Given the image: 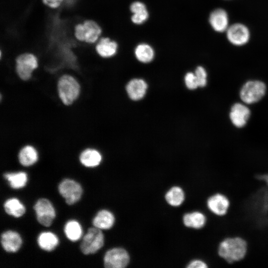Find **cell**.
<instances>
[{
    "label": "cell",
    "mask_w": 268,
    "mask_h": 268,
    "mask_svg": "<svg viewBox=\"0 0 268 268\" xmlns=\"http://www.w3.org/2000/svg\"><path fill=\"white\" fill-rule=\"evenodd\" d=\"M249 108L240 103L234 104L230 110L229 116L232 124L237 128L245 126L250 118Z\"/></svg>",
    "instance_id": "cell-12"
},
{
    "label": "cell",
    "mask_w": 268,
    "mask_h": 268,
    "mask_svg": "<svg viewBox=\"0 0 268 268\" xmlns=\"http://www.w3.org/2000/svg\"><path fill=\"white\" fill-rule=\"evenodd\" d=\"M209 22L213 29L217 32L226 31L229 26L228 14L222 8L214 9L210 13Z\"/></svg>",
    "instance_id": "cell-15"
},
{
    "label": "cell",
    "mask_w": 268,
    "mask_h": 268,
    "mask_svg": "<svg viewBox=\"0 0 268 268\" xmlns=\"http://www.w3.org/2000/svg\"><path fill=\"white\" fill-rule=\"evenodd\" d=\"M244 206L248 215L257 227L268 225V186L252 195Z\"/></svg>",
    "instance_id": "cell-1"
},
{
    "label": "cell",
    "mask_w": 268,
    "mask_h": 268,
    "mask_svg": "<svg viewBox=\"0 0 268 268\" xmlns=\"http://www.w3.org/2000/svg\"><path fill=\"white\" fill-rule=\"evenodd\" d=\"M3 177L9 182L10 186L15 189L24 187L27 182V174L24 172L6 173Z\"/></svg>",
    "instance_id": "cell-25"
},
{
    "label": "cell",
    "mask_w": 268,
    "mask_h": 268,
    "mask_svg": "<svg viewBox=\"0 0 268 268\" xmlns=\"http://www.w3.org/2000/svg\"><path fill=\"white\" fill-rule=\"evenodd\" d=\"M199 87H203L207 84V72L205 68L201 67H198L195 72Z\"/></svg>",
    "instance_id": "cell-28"
},
{
    "label": "cell",
    "mask_w": 268,
    "mask_h": 268,
    "mask_svg": "<svg viewBox=\"0 0 268 268\" xmlns=\"http://www.w3.org/2000/svg\"><path fill=\"white\" fill-rule=\"evenodd\" d=\"M64 231L67 237L71 241L78 240L82 235L80 224L73 220L67 222L65 226Z\"/></svg>",
    "instance_id": "cell-26"
},
{
    "label": "cell",
    "mask_w": 268,
    "mask_h": 268,
    "mask_svg": "<svg viewBox=\"0 0 268 268\" xmlns=\"http://www.w3.org/2000/svg\"><path fill=\"white\" fill-rule=\"evenodd\" d=\"M226 32L228 41L237 46L245 45L250 38L249 29L242 23H235L229 26Z\"/></svg>",
    "instance_id": "cell-11"
},
{
    "label": "cell",
    "mask_w": 268,
    "mask_h": 268,
    "mask_svg": "<svg viewBox=\"0 0 268 268\" xmlns=\"http://www.w3.org/2000/svg\"><path fill=\"white\" fill-rule=\"evenodd\" d=\"M104 245V235L100 229L89 228L83 237L80 248L84 255L96 253Z\"/></svg>",
    "instance_id": "cell-5"
},
{
    "label": "cell",
    "mask_w": 268,
    "mask_h": 268,
    "mask_svg": "<svg viewBox=\"0 0 268 268\" xmlns=\"http://www.w3.org/2000/svg\"><path fill=\"white\" fill-rule=\"evenodd\" d=\"M57 90L59 98L63 103L66 105H70L78 97L80 86L74 77L64 74L58 80Z\"/></svg>",
    "instance_id": "cell-3"
},
{
    "label": "cell",
    "mask_w": 268,
    "mask_h": 268,
    "mask_svg": "<svg viewBox=\"0 0 268 268\" xmlns=\"http://www.w3.org/2000/svg\"><path fill=\"white\" fill-rule=\"evenodd\" d=\"M37 243L41 249L46 251H52L59 244L57 236L50 232L40 233L37 239Z\"/></svg>",
    "instance_id": "cell-21"
},
{
    "label": "cell",
    "mask_w": 268,
    "mask_h": 268,
    "mask_svg": "<svg viewBox=\"0 0 268 268\" xmlns=\"http://www.w3.org/2000/svg\"><path fill=\"white\" fill-rule=\"evenodd\" d=\"M165 199L171 205L177 206L181 205L184 200V193L179 187H173L166 194Z\"/></svg>",
    "instance_id": "cell-27"
},
{
    "label": "cell",
    "mask_w": 268,
    "mask_h": 268,
    "mask_svg": "<svg viewBox=\"0 0 268 268\" xmlns=\"http://www.w3.org/2000/svg\"><path fill=\"white\" fill-rule=\"evenodd\" d=\"M114 222V215L105 209L99 211L92 221L94 226L100 229H109L113 226Z\"/></svg>",
    "instance_id": "cell-19"
},
{
    "label": "cell",
    "mask_w": 268,
    "mask_h": 268,
    "mask_svg": "<svg viewBox=\"0 0 268 268\" xmlns=\"http://www.w3.org/2000/svg\"><path fill=\"white\" fill-rule=\"evenodd\" d=\"M37 67V59L32 54H21L16 59V71L19 77L23 80L29 79L33 70Z\"/></svg>",
    "instance_id": "cell-8"
},
{
    "label": "cell",
    "mask_w": 268,
    "mask_h": 268,
    "mask_svg": "<svg viewBox=\"0 0 268 268\" xmlns=\"http://www.w3.org/2000/svg\"><path fill=\"white\" fill-rule=\"evenodd\" d=\"M18 158L22 165L26 167L31 166L38 160V152L33 146L27 145L20 150Z\"/></svg>",
    "instance_id": "cell-20"
},
{
    "label": "cell",
    "mask_w": 268,
    "mask_h": 268,
    "mask_svg": "<svg viewBox=\"0 0 268 268\" xmlns=\"http://www.w3.org/2000/svg\"><path fill=\"white\" fill-rule=\"evenodd\" d=\"M129 261L128 252L121 248L108 250L104 258V267L106 268H123L127 267Z\"/></svg>",
    "instance_id": "cell-10"
},
{
    "label": "cell",
    "mask_w": 268,
    "mask_h": 268,
    "mask_svg": "<svg viewBox=\"0 0 268 268\" xmlns=\"http://www.w3.org/2000/svg\"><path fill=\"white\" fill-rule=\"evenodd\" d=\"M99 25L91 20L78 24L75 27V36L77 39L89 43L95 42L101 33Z\"/></svg>",
    "instance_id": "cell-6"
},
{
    "label": "cell",
    "mask_w": 268,
    "mask_h": 268,
    "mask_svg": "<svg viewBox=\"0 0 268 268\" xmlns=\"http://www.w3.org/2000/svg\"><path fill=\"white\" fill-rule=\"evenodd\" d=\"M256 178L259 180L264 181L268 186V173L257 175Z\"/></svg>",
    "instance_id": "cell-34"
},
{
    "label": "cell",
    "mask_w": 268,
    "mask_h": 268,
    "mask_svg": "<svg viewBox=\"0 0 268 268\" xmlns=\"http://www.w3.org/2000/svg\"><path fill=\"white\" fill-rule=\"evenodd\" d=\"M0 242L3 249L7 252L15 253L22 245V239L15 231L7 230L1 234Z\"/></svg>",
    "instance_id": "cell-14"
},
{
    "label": "cell",
    "mask_w": 268,
    "mask_h": 268,
    "mask_svg": "<svg viewBox=\"0 0 268 268\" xmlns=\"http://www.w3.org/2000/svg\"><path fill=\"white\" fill-rule=\"evenodd\" d=\"M267 90L265 83L260 80H251L245 82L240 91L241 99L247 104H253L261 100Z\"/></svg>",
    "instance_id": "cell-4"
},
{
    "label": "cell",
    "mask_w": 268,
    "mask_h": 268,
    "mask_svg": "<svg viewBox=\"0 0 268 268\" xmlns=\"http://www.w3.org/2000/svg\"><path fill=\"white\" fill-rule=\"evenodd\" d=\"M186 86L190 89H195L199 87L198 81L195 73L189 72L185 76Z\"/></svg>",
    "instance_id": "cell-30"
},
{
    "label": "cell",
    "mask_w": 268,
    "mask_h": 268,
    "mask_svg": "<svg viewBox=\"0 0 268 268\" xmlns=\"http://www.w3.org/2000/svg\"><path fill=\"white\" fill-rule=\"evenodd\" d=\"M36 212L37 220L45 226H50L55 218L56 212L51 202L47 199H39L33 206Z\"/></svg>",
    "instance_id": "cell-9"
},
{
    "label": "cell",
    "mask_w": 268,
    "mask_h": 268,
    "mask_svg": "<svg viewBox=\"0 0 268 268\" xmlns=\"http://www.w3.org/2000/svg\"><path fill=\"white\" fill-rule=\"evenodd\" d=\"M183 222L187 227L200 229L205 225L206 218L201 212L195 211L184 215Z\"/></svg>",
    "instance_id": "cell-22"
},
{
    "label": "cell",
    "mask_w": 268,
    "mask_h": 268,
    "mask_svg": "<svg viewBox=\"0 0 268 268\" xmlns=\"http://www.w3.org/2000/svg\"><path fill=\"white\" fill-rule=\"evenodd\" d=\"M147 85L141 79H133L128 83L126 90L130 98L133 100L142 99L145 94Z\"/></svg>",
    "instance_id": "cell-16"
},
{
    "label": "cell",
    "mask_w": 268,
    "mask_h": 268,
    "mask_svg": "<svg viewBox=\"0 0 268 268\" xmlns=\"http://www.w3.org/2000/svg\"><path fill=\"white\" fill-rule=\"evenodd\" d=\"M149 13L147 9L133 13L131 17L132 21L135 24L139 25L145 22L148 19Z\"/></svg>",
    "instance_id": "cell-29"
},
{
    "label": "cell",
    "mask_w": 268,
    "mask_h": 268,
    "mask_svg": "<svg viewBox=\"0 0 268 268\" xmlns=\"http://www.w3.org/2000/svg\"><path fill=\"white\" fill-rule=\"evenodd\" d=\"M6 213L15 217L22 216L25 212L24 206L16 198H11L6 200L3 204Z\"/></svg>",
    "instance_id": "cell-24"
},
{
    "label": "cell",
    "mask_w": 268,
    "mask_h": 268,
    "mask_svg": "<svg viewBox=\"0 0 268 268\" xmlns=\"http://www.w3.org/2000/svg\"><path fill=\"white\" fill-rule=\"evenodd\" d=\"M188 268H204L207 266L203 261L200 260H195L191 262L187 267Z\"/></svg>",
    "instance_id": "cell-32"
},
{
    "label": "cell",
    "mask_w": 268,
    "mask_h": 268,
    "mask_svg": "<svg viewBox=\"0 0 268 268\" xmlns=\"http://www.w3.org/2000/svg\"><path fill=\"white\" fill-rule=\"evenodd\" d=\"M229 205L228 199L220 193L210 196L207 201L208 209L212 213L219 216L224 215L227 213Z\"/></svg>",
    "instance_id": "cell-13"
},
{
    "label": "cell",
    "mask_w": 268,
    "mask_h": 268,
    "mask_svg": "<svg viewBox=\"0 0 268 268\" xmlns=\"http://www.w3.org/2000/svg\"><path fill=\"white\" fill-rule=\"evenodd\" d=\"M247 243L239 237H229L223 240L218 248L219 256L229 263L242 260L246 256Z\"/></svg>",
    "instance_id": "cell-2"
},
{
    "label": "cell",
    "mask_w": 268,
    "mask_h": 268,
    "mask_svg": "<svg viewBox=\"0 0 268 268\" xmlns=\"http://www.w3.org/2000/svg\"><path fill=\"white\" fill-rule=\"evenodd\" d=\"M117 50V43L109 38H102L96 46V52L103 58H110L114 56Z\"/></svg>",
    "instance_id": "cell-18"
},
{
    "label": "cell",
    "mask_w": 268,
    "mask_h": 268,
    "mask_svg": "<svg viewBox=\"0 0 268 268\" xmlns=\"http://www.w3.org/2000/svg\"><path fill=\"white\" fill-rule=\"evenodd\" d=\"M145 9H147L146 5L141 1H134L130 5V10L133 14L142 11Z\"/></svg>",
    "instance_id": "cell-31"
},
{
    "label": "cell",
    "mask_w": 268,
    "mask_h": 268,
    "mask_svg": "<svg viewBox=\"0 0 268 268\" xmlns=\"http://www.w3.org/2000/svg\"><path fill=\"white\" fill-rule=\"evenodd\" d=\"M79 160L81 163L86 167H95L100 163L102 156L98 150L87 148L81 152Z\"/></svg>",
    "instance_id": "cell-17"
},
{
    "label": "cell",
    "mask_w": 268,
    "mask_h": 268,
    "mask_svg": "<svg viewBox=\"0 0 268 268\" xmlns=\"http://www.w3.org/2000/svg\"><path fill=\"white\" fill-rule=\"evenodd\" d=\"M58 190L61 195L65 198L66 202L69 205L79 201L83 192L81 185L69 179L63 180L59 185Z\"/></svg>",
    "instance_id": "cell-7"
},
{
    "label": "cell",
    "mask_w": 268,
    "mask_h": 268,
    "mask_svg": "<svg viewBox=\"0 0 268 268\" xmlns=\"http://www.w3.org/2000/svg\"><path fill=\"white\" fill-rule=\"evenodd\" d=\"M134 54L136 58L139 62L147 63L153 59L154 51L150 45L146 43H141L135 47Z\"/></svg>",
    "instance_id": "cell-23"
},
{
    "label": "cell",
    "mask_w": 268,
    "mask_h": 268,
    "mask_svg": "<svg viewBox=\"0 0 268 268\" xmlns=\"http://www.w3.org/2000/svg\"><path fill=\"white\" fill-rule=\"evenodd\" d=\"M63 0H43L44 3L52 8H56L60 6Z\"/></svg>",
    "instance_id": "cell-33"
}]
</instances>
